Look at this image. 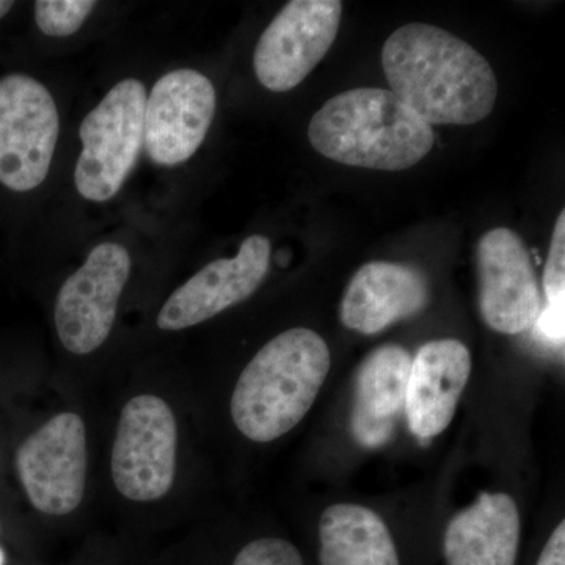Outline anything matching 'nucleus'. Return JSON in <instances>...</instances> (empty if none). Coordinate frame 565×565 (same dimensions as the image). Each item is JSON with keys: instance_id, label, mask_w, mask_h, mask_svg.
Instances as JSON below:
<instances>
[{"instance_id": "13", "label": "nucleus", "mask_w": 565, "mask_h": 565, "mask_svg": "<svg viewBox=\"0 0 565 565\" xmlns=\"http://www.w3.org/2000/svg\"><path fill=\"white\" fill-rule=\"evenodd\" d=\"M470 374V351L459 340L430 341L412 359L405 416L419 441L426 444L448 429Z\"/></svg>"}, {"instance_id": "12", "label": "nucleus", "mask_w": 565, "mask_h": 565, "mask_svg": "<svg viewBox=\"0 0 565 565\" xmlns=\"http://www.w3.org/2000/svg\"><path fill=\"white\" fill-rule=\"evenodd\" d=\"M270 252V241L253 234L234 258L207 264L163 303L156 321L159 329L163 332L189 329L247 300L269 273Z\"/></svg>"}, {"instance_id": "16", "label": "nucleus", "mask_w": 565, "mask_h": 565, "mask_svg": "<svg viewBox=\"0 0 565 565\" xmlns=\"http://www.w3.org/2000/svg\"><path fill=\"white\" fill-rule=\"evenodd\" d=\"M520 534L522 523L512 497L482 493L446 527V565H515Z\"/></svg>"}, {"instance_id": "21", "label": "nucleus", "mask_w": 565, "mask_h": 565, "mask_svg": "<svg viewBox=\"0 0 565 565\" xmlns=\"http://www.w3.org/2000/svg\"><path fill=\"white\" fill-rule=\"evenodd\" d=\"M534 333L539 340L552 345L564 344L565 305H545L534 322Z\"/></svg>"}, {"instance_id": "8", "label": "nucleus", "mask_w": 565, "mask_h": 565, "mask_svg": "<svg viewBox=\"0 0 565 565\" xmlns=\"http://www.w3.org/2000/svg\"><path fill=\"white\" fill-rule=\"evenodd\" d=\"M343 14L340 0H292L263 32L253 68L263 87L275 93L302 84L326 57Z\"/></svg>"}, {"instance_id": "20", "label": "nucleus", "mask_w": 565, "mask_h": 565, "mask_svg": "<svg viewBox=\"0 0 565 565\" xmlns=\"http://www.w3.org/2000/svg\"><path fill=\"white\" fill-rule=\"evenodd\" d=\"M546 305H565V212L557 218L544 273Z\"/></svg>"}, {"instance_id": "22", "label": "nucleus", "mask_w": 565, "mask_h": 565, "mask_svg": "<svg viewBox=\"0 0 565 565\" xmlns=\"http://www.w3.org/2000/svg\"><path fill=\"white\" fill-rule=\"evenodd\" d=\"M537 565H565V523L561 522L542 550Z\"/></svg>"}, {"instance_id": "15", "label": "nucleus", "mask_w": 565, "mask_h": 565, "mask_svg": "<svg viewBox=\"0 0 565 565\" xmlns=\"http://www.w3.org/2000/svg\"><path fill=\"white\" fill-rule=\"evenodd\" d=\"M412 356L396 344L381 345L360 364L351 415L356 444L366 449L388 445L405 412Z\"/></svg>"}, {"instance_id": "7", "label": "nucleus", "mask_w": 565, "mask_h": 565, "mask_svg": "<svg viewBox=\"0 0 565 565\" xmlns=\"http://www.w3.org/2000/svg\"><path fill=\"white\" fill-rule=\"evenodd\" d=\"M129 275L128 250L120 244L104 243L66 278L54 310L55 329L66 351L87 355L106 343Z\"/></svg>"}, {"instance_id": "17", "label": "nucleus", "mask_w": 565, "mask_h": 565, "mask_svg": "<svg viewBox=\"0 0 565 565\" xmlns=\"http://www.w3.org/2000/svg\"><path fill=\"white\" fill-rule=\"evenodd\" d=\"M321 565H401L381 515L359 504H333L319 522Z\"/></svg>"}, {"instance_id": "1", "label": "nucleus", "mask_w": 565, "mask_h": 565, "mask_svg": "<svg viewBox=\"0 0 565 565\" xmlns=\"http://www.w3.org/2000/svg\"><path fill=\"white\" fill-rule=\"evenodd\" d=\"M382 66L392 93L426 125H475L498 98L493 68L471 44L412 22L385 41Z\"/></svg>"}, {"instance_id": "18", "label": "nucleus", "mask_w": 565, "mask_h": 565, "mask_svg": "<svg viewBox=\"0 0 565 565\" xmlns=\"http://www.w3.org/2000/svg\"><path fill=\"white\" fill-rule=\"evenodd\" d=\"M95 7L93 0H39L36 25L44 35L63 39L79 31Z\"/></svg>"}, {"instance_id": "14", "label": "nucleus", "mask_w": 565, "mask_h": 565, "mask_svg": "<svg viewBox=\"0 0 565 565\" xmlns=\"http://www.w3.org/2000/svg\"><path fill=\"white\" fill-rule=\"evenodd\" d=\"M426 277L407 264L373 262L353 275L343 302L341 321L349 330L375 334L401 319L412 318L429 302Z\"/></svg>"}, {"instance_id": "11", "label": "nucleus", "mask_w": 565, "mask_h": 565, "mask_svg": "<svg viewBox=\"0 0 565 565\" xmlns=\"http://www.w3.org/2000/svg\"><path fill=\"white\" fill-rule=\"evenodd\" d=\"M479 308L498 333L526 332L542 311L533 263L522 237L509 228L484 234L478 244Z\"/></svg>"}, {"instance_id": "19", "label": "nucleus", "mask_w": 565, "mask_h": 565, "mask_svg": "<svg viewBox=\"0 0 565 565\" xmlns=\"http://www.w3.org/2000/svg\"><path fill=\"white\" fill-rule=\"evenodd\" d=\"M233 565H305L299 550L282 539L264 537L241 550Z\"/></svg>"}, {"instance_id": "4", "label": "nucleus", "mask_w": 565, "mask_h": 565, "mask_svg": "<svg viewBox=\"0 0 565 565\" xmlns=\"http://www.w3.org/2000/svg\"><path fill=\"white\" fill-rule=\"evenodd\" d=\"M147 98L140 81L118 82L82 121L74 184L88 202L114 199L139 161Z\"/></svg>"}, {"instance_id": "6", "label": "nucleus", "mask_w": 565, "mask_h": 565, "mask_svg": "<svg viewBox=\"0 0 565 565\" xmlns=\"http://www.w3.org/2000/svg\"><path fill=\"white\" fill-rule=\"evenodd\" d=\"M61 118L50 90L25 74L0 79V184L39 188L50 174Z\"/></svg>"}, {"instance_id": "9", "label": "nucleus", "mask_w": 565, "mask_h": 565, "mask_svg": "<svg viewBox=\"0 0 565 565\" xmlns=\"http://www.w3.org/2000/svg\"><path fill=\"white\" fill-rule=\"evenodd\" d=\"M17 470L29 501L47 515H66L82 503L87 481V433L79 415L58 414L22 441Z\"/></svg>"}, {"instance_id": "10", "label": "nucleus", "mask_w": 565, "mask_h": 565, "mask_svg": "<svg viewBox=\"0 0 565 565\" xmlns=\"http://www.w3.org/2000/svg\"><path fill=\"white\" fill-rule=\"evenodd\" d=\"M217 95L195 70H174L156 82L145 107L143 147L162 167L184 163L199 151L212 120Z\"/></svg>"}, {"instance_id": "23", "label": "nucleus", "mask_w": 565, "mask_h": 565, "mask_svg": "<svg viewBox=\"0 0 565 565\" xmlns=\"http://www.w3.org/2000/svg\"><path fill=\"white\" fill-rule=\"evenodd\" d=\"M13 6L14 3L10 2V0H0V20H2L11 9H13Z\"/></svg>"}, {"instance_id": "24", "label": "nucleus", "mask_w": 565, "mask_h": 565, "mask_svg": "<svg viewBox=\"0 0 565 565\" xmlns=\"http://www.w3.org/2000/svg\"><path fill=\"white\" fill-rule=\"evenodd\" d=\"M0 565H6V552H3L2 546H0Z\"/></svg>"}, {"instance_id": "5", "label": "nucleus", "mask_w": 565, "mask_h": 565, "mask_svg": "<svg viewBox=\"0 0 565 565\" xmlns=\"http://www.w3.org/2000/svg\"><path fill=\"white\" fill-rule=\"evenodd\" d=\"M178 426L166 401L152 394L122 407L114 448L111 478L122 497L137 503L161 500L177 475Z\"/></svg>"}, {"instance_id": "3", "label": "nucleus", "mask_w": 565, "mask_h": 565, "mask_svg": "<svg viewBox=\"0 0 565 565\" xmlns=\"http://www.w3.org/2000/svg\"><path fill=\"white\" fill-rule=\"evenodd\" d=\"M315 150L343 166L401 172L433 150V126L394 93L355 88L340 93L316 111L308 126Z\"/></svg>"}, {"instance_id": "2", "label": "nucleus", "mask_w": 565, "mask_h": 565, "mask_svg": "<svg viewBox=\"0 0 565 565\" xmlns=\"http://www.w3.org/2000/svg\"><path fill=\"white\" fill-rule=\"evenodd\" d=\"M332 366L321 334L286 330L253 356L232 397V418L239 433L269 444L292 430L321 392Z\"/></svg>"}]
</instances>
